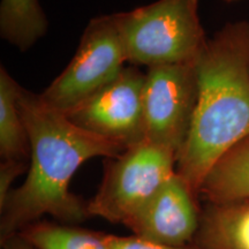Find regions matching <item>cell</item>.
<instances>
[{
    "label": "cell",
    "mask_w": 249,
    "mask_h": 249,
    "mask_svg": "<svg viewBox=\"0 0 249 249\" xmlns=\"http://www.w3.org/2000/svg\"><path fill=\"white\" fill-rule=\"evenodd\" d=\"M18 107L30 142V164L26 181L0 202L1 239L17 234L45 214L70 225L90 218L87 202L70 191L71 178L90 158H113L127 148L80 128L66 114L46 105L39 95L23 88Z\"/></svg>",
    "instance_id": "1"
},
{
    "label": "cell",
    "mask_w": 249,
    "mask_h": 249,
    "mask_svg": "<svg viewBox=\"0 0 249 249\" xmlns=\"http://www.w3.org/2000/svg\"><path fill=\"white\" fill-rule=\"evenodd\" d=\"M198 95L177 174L198 200L205 177L249 138V27L233 24L207 42L196 60Z\"/></svg>",
    "instance_id": "2"
},
{
    "label": "cell",
    "mask_w": 249,
    "mask_h": 249,
    "mask_svg": "<svg viewBox=\"0 0 249 249\" xmlns=\"http://www.w3.org/2000/svg\"><path fill=\"white\" fill-rule=\"evenodd\" d=\"M111 17L126 61L135 66L196 62L207 44L198 0H158Z\"/></svg>",
    "instance_id": "3"
},
{
    "label": "cell",
    "mask_w": 249,
    "mask_h": 249,
    "mask_svg": "<svg viewBox=\"0 0 249 249\" xmlns=\"http://www.w3.org/2000/svg\"><path fill=\"white\" fill-rule=\"evenodd\" d=\"M177 155L173 149L144 138L110 158L97 193L87 202L89 216L126 226L176 176Z\"/></svg>",
    "instance_id": "4"
},
{
    "label": "cell",
    "mask_w": 249,
    "mask_h": 249,
    "mask_svg": "<svg viewBox=\"0 0 249 249\" xmlns=\"http://www.w3.org/2000/svg\"><path fill=\"white\" fill-rule=\"evenodd\" d=\"M126 62L119 33L111 15L92 18L67 67L40 93V98L62 113L113 81Z\"/></svg>",
    "instance_id": "5"
},
{
    "label": "cell",
    "mask_w": 249,
    "mask_h": 249,
    "mask_svg": "<svg viewBox=\"0 0 249 249\" xmlns=\"http://www.w3.org/2000/svg\"><path fill=\"white\" fill-rule=\"evenodd\" d=\"M197 95L196 62L148 68L142 96L144 138L178 152L191 128Z\"/></svg>",
    "instance_id": "6"
},
{
    "label": "cell",
    "mask_w": 249,
    "mask_h": 249,
    "mask_svg": "<svg viewBox=\"0 0 249 249\" xmlns=\"http://www.w3.org/2000/svg\"><path fill=\"white\" fill-rule=\"evenodd\" d=\"M145 74L126 67L108 85L71 108L67 116L80 128L123 143L126 147L144 139L143 85Z\"/></svg>",
    "instance_id": "7"
},
{
    "label": "cell",
    "mask_w": 249,
    "mask_h": 249,
    "mask_svg": "<svg viewBox=\"0 0 249 249\" xmlns=\"http://www.w3.org/2000/svg\"><path fill=\"white\" fill-rule=\"evenodd\" d=\"M200 213L198 200L176 173L126 226L134 235L181 247L194 240Z\"/></svg>",
    "instance_id": "8"
},
{
    "label": "cell",
    "mask_w": 249,
    "mask_h": 249,
    "mask_svg": "<svg viewBox=\"0 0 249 249\" xmlns=\"http://www.w3.org/2000/svg\"><path fill=\"white\" fill-rule=\"evenodd\" d=\"M192 244L200 249H249V200L207 202Z\"/></svg>",
    "instance_id": "9"
},
{
    "label": "cell",
    "mask_w": 249,
    "mask_h": 249,
    "mask_svg": "<svg viewBox=\"0 0 249 249\" xmlns=\"http://www.w3.org/2000/svg\"><path fill=\"white\" fill-rule=\"evenodd\" d=\"M200 196L209 203L249 200V138L213 165L202 183Z\"/></svg>",
    "instance_id": "10"
},
{
    "label": "cell",
    "mask_w": 249,
    "mask_h": 249,
    "mask_svg": "<svg viewBox=\"0 0 249 249\" xmlns=\"http://www.w3.org/2000/svg\"><path fill=\"white\" fill-rule=\"evenodd\" d=\"M21 87L8 71L0 70V155L8 161L28 163L30 142L24 126L18 96Z\"/></svg>",
    "instance_id": "11"
},
{
    "label": "cell",
    "mask_w": 249,
    "mask_h": 249,
    "mask_svg": "<svg viewBox=\"0 0 249 249\" xmlns=\"http://www.w3.org/2000/svg\"><path fill=\"white\" fill-rule=\"evenodd\" d=\"M36 249H110L108 234L70 224L37 220L18 233Z\"/></svg>",
    "instance_id": "12"
},
{
    "label": "cell",
    "mask_w": 249,
    "mask_h": 249,
    "mask_svg": "<svg viewBox=\"0 0 249 249\" xmlns=\"http://www.w3.org/2000/svg\"><path fill=\"white\" fill-rule=\"evenodd\" d=\"M48 28L38 0H1L0 34L21 51L31 48Z\"/></svg>",
    "instance_id": "13"
},
{
    "label": "cell",
    "mask_w": 249,
    "mask_h": 249,
    "mask_svg": "<svg viewBox=\"0 0 249 249\" xmlns=\"http://www.w3.org/2000/svg\"><path fill=\"white\" fill-rule=\"evenodd\" d=\"M108 245L110 249H200L193 244L181 247L158 244L134 234L128 236L108 234Z\"/></svg>",
    "instance_id": "14"
},
{
    "label": "cell",
    "mask_w": 249,
    "mask_h": 249,
    "mask_svg": "<svg viewBox=\"0 0 249 249\" xmlns=\"http://www.w3.org/2000/svg\"><path fill=\"white\" fill-rule=\"evenodd\" d=\"M28 163L4 160L0 166V202H2L12 191L11 186L18 176L27 169Z\"/></svg>",
    "instance_id": "15"
},
{
    "label": "cell",
    "mask_w": 249,
    "mask_h": 249,
    "mask_svg": "<svg viewBox=\"0 0 249 249\" xmlns=\"http://www.w3.org/2000/svg\"><path fill=\"white\" fill-rule=\"evenodd\" d=\"M226 1H233V0H226Z\"/></svg>",
    "instance_id": "16"
}]
</instances>
